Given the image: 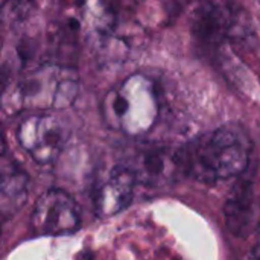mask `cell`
<instances>
[{
	"instance_id": "2",
	"label": "cell",
	"mask_w": 260,
	"mask_h": 260,
	"mask_svg": "<svg viewBox=\"0 0 260 260\" xmlns=\"http://www.w3.org/2000/svg\"><path fill=\"white\" fill-rule=\"evenodd\" d=\"M108 122L128 136L148 133L158 117V98L154 82L143 75H133L113 90L105 101Z\"/></svg>"
},
{
	"instance_id": "6",
	"label": "cell",
	"mask_w": 260,
	"mask_h": 260,
	"mask_svg": "<svg viewBox=\"0 0 260 260\" xmlns=\"http://www.w3.org/2000/svg\"><path fill=\"white\" fill-rule=\"evenodd\" d=\"M253 190L250 183H241L232 192L227 200L224 216L229 230L239 236L245 238L251 232V224L254 221V204H253Z\"/></svg>"
},
{
	"instance_id": "7",
	"label": "cell",
	"mask_w": 260,
	"mask_h": 260,
	"mask_svg": "<svg viewBox=\"0 0 260 260\" xmlns=\"http://www.w3.org/2000/svg\"><path fill=\"white\" fill-rule=\"evenodd\" d=\"M230 20L225 9L209 0L201 5L195 17V34L207 46H219L229 35Z\"/></svg>"
},
{
	"instance_id": "9",
	"label": "cell",
	"mask_w": 260,
	"mask_h": 260,
	"mask_svg": "<svg viewBox=\"0 0 260 260\" xmlns=\"http://www.w3.org/2000/svg\"><path fill=\"white\" fill-rule=\"evenodd\" d=\"M6 151V139H5V134H3V128L0 125V154H3Z\"/></svg>"
},
{
	"instance_id": "3",
	"label": "cell",
	"mask_w": 260,
	"mask_h": 260,
	"mask_svg": "<svg viewBox=\"0 0 260 260\" xmlns=\"http://www.w3.org/2000/svg\"><path fill=\"white\" fill-rule=\"evenodd\" d=\"M17 139L34 161L49 165L61 154L67 142V129L52 114H32L20 123Z\"/></svg>"
},
{
	"instance_id": "11",
	"label": "cell",
	"mask_w": 260,
	"mask_h": 260,
	"mask_svg": "<svg viewBox=\"0 0 260 260\" xmlns=\"http://www.w3.org/2000/svg\"><path fill=\"white\" fill-rule=\"evenodd\" d=\"M0 232H2V229H0Z\"/></svg>"
},
{
	"instance_id": "8",
	"label": "cell",
	"mask_w": 260,
	"mask_h": 260,
	"mask_svg": "<svg viewBox=\"0 0 260 260\" xmlns=\"http://www.w3.org/2000/svg\"><path fill=\"white\" fill-rule=\"evenodd\" d=\"M27 198V175L21 171L0 174V213L11 215L21 209Z\"/></svg>"
},
{
	"instance_id": "4",
	"label": "cell",
	"mask_w": 260,
	"mask_h": 260,
	"mask_svg": "<svg viewBox=\"0 0 260 260\" xmlns=\"http://www.w3.org/2000/svg\"><path fill=\"white\" fill-rule=\"evenodd\" d=\"M32 229L40 236H61L79 227V209L75 200L59 189L44 192L32 213Z\"/></svg>"
},
{
	"instance_id": "10",
	"label": "cell",
	"mask_w": 260,
	"mask_h": 260,
	"mask_svg": "<svg viewBox=\"0 0 260 260\" xmlns=\"http://www.w3.org/2000/svg\"><path fill=\"white\" fill-rule=\"evenodd\" d=\"M30 0H12L14 6H26Z\"/></svg>"
},
{
	"instance_id": "1",
	"label": "cell",
	"mask_w": 260,
	"mask_h": 260,
	"mask_svg": "<svg viewBox=\"0 0 260 260\" xmlns=\"http://www.w3.org/2000/svg\"><path fill=\"white\" fill-rule=\"evenodd\" d=\"M251 142L236 125L204 133L175 154L177 165L201 183H216L241 175L250 163Z\"/></svg>"
},
{
	"instance_id": "5",
	"label": "cell",
	"mask_w": 260,
	"mask_h": 260,
	"mask_svg": "<svg viewBox=\"0 0 260 260\" xmlns=\"http://www.w3.org/2000/svg\"><path fill=\"white\" fill-rule=\"evenodd\" d=\"M137 183L136 174L128 166H116L108 178L98 187L94 195V210L99 216L108 218L125 210L134 195Z\"/></svg>"
}]
</instances>
